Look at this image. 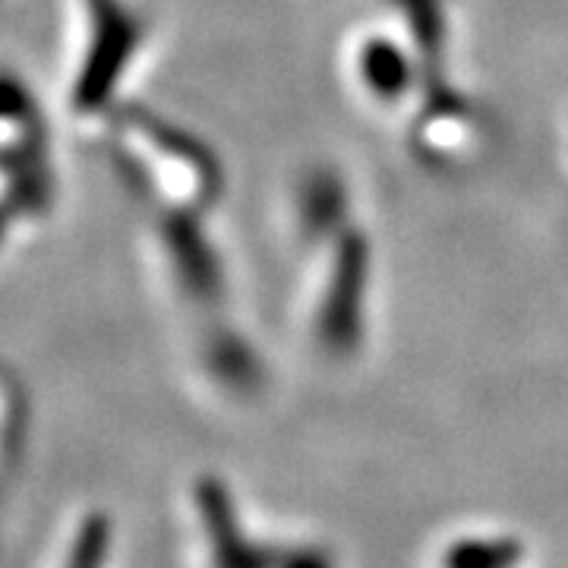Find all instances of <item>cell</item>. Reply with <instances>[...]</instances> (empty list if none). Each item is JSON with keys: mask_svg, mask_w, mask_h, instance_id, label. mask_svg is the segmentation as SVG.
I'll use <instances>...</instances> for the list:
<instances>
[{"mask_svg": "<svg viewBox=\"0 0 568 568\" xmlns=\"http://www.w3.org/2000/svg\"><path fill=\"white\" fill-rule=\"evenodd\" d=\"M51 205L48 130L32 89L0 67V263L36 231Z\"/></svg>", "mask_w": 568, "mask_h": 568, "instance_id": "6da1fadb", "label": "cell"}]
</instances>
